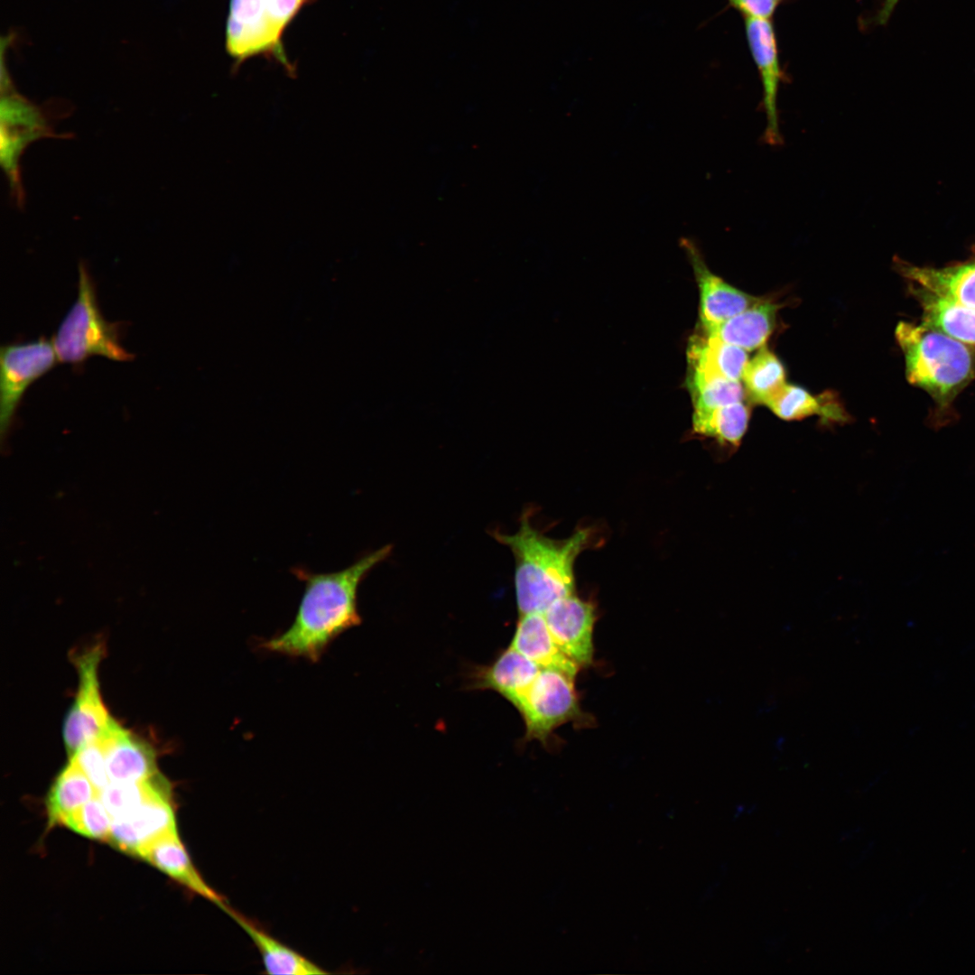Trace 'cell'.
Listing matches in <instances>:
<instances>
[{
  "mask_svg": "<svg viewBox=\"0 0 975 975\" xmlns=\"http://www.w3.org/2000/svg\"><path fill=\"white\" fill-rule=\"evenodd\" d=\"M385 545L333 572H313L304 567L292 569L304 583L295 618L283 634L265 642L268 651L317 662L338 636L360 624L358 590L362 580L391 553Z\"/></svg>",
  "mask_w": 975,
  "mask_h": 975,
  "instance_id": "cell-1",
  "label": "cell"
},
{
  "mask_svg": "<svg viewBox=\"0 0 975 975\" xmlns=\"http://www.w3.org/2000/svg\"><path fill=\"white\" fill-rule=\"evenodd\" d=\"M492 535L514 555L517 608L525 615L543 614L556 600L574 594L575 560L592 546L596 534L591 527H584L567 539H552L533 527L527 511L516 533L496 530Z\"/></svg>",
  "mask_w": 975,
  "mask_h": 975,
  "instance_id": "cell-2",
  "label": "cell"
},
{
  "mask_svg": "<svg viewBox=\"0 0 975 975\" xmlns=\"http://www.w3.org/2000/svg\"><path fill=\"white\" fill-rule=\"evenodd\" d=\"M896 339L909 384L926 392L945 412L975 377V347L924 323L900 321Z\"/></svg>",
  "mask_w": 975,
  "mask_h": 975,
  "instance_id": "cell-3",
  "label": "cell"
},
{
  "mask_svg": "<svg viewBox=\"0 0 975 975\" xmlns=\"http://www.w3.org/2000/svg\"><path fill=\"white\" fill-rule=\"evenodd\" d=\"M52 344L62 363L80 364L92 356L129 361L134 355L119 342V326L102 315L94 282L83 262L79 265L78 296L62 321Z\"/></svg>",
  "mask_w": 975,
  "mask_h": 975,
  "instance_id": "cell-4",
  "label": "cell"
},
{
  "mask_svg": "<svg viewBox=\"0 0 975 975\" xmlns=\"http://www.w3.org/2000/svg\"><path fill=\"white\" fill-rule=\"evenodd\" d=\"M0 100V162L15 204L23 208L24 190L20 161L26 148L42 138H67L54 132L43 109L18 93L2 72Z\"/></svg>",
  "mask_w": 975,
  "mask_h": 975,
  "instance_id": "cell-5",
  "label": "cell"
},
{
  "mask_svg": "<svg viewBox=\"0 0 975 975\" xmlns=\"http://www.w3.org/2000/svg\"><path fill=\"white\" fill-rule=\"evenodd\" d=\"M575 678L553 668H542L516 705L525 724V739L547 744L553 730L567 722L591 724L580 709Z\"/></svg>",
  "mask_w": 975,
  "mask_h": 975,
  "instance_id": "cell-6",
  "label": "cell"
},
{
  "mask_svg": "<svg viewBox=\"0 0 975 975\" xmlns=\"http://www.w3.org/2000/svg\"><path fill=\"white\" fill-rule=\"evenodd\" d=\"M285 27L272 0H230L227 50L237 62L260 53L272 54L290 70L281 41Z\"/></svg>",
  "mask_w": 975,
  "mask_h": 975,
  "instance_id": "cell-7",
  "label": "cell"
},
{
  "mask_svg": "<svg viewBox=\"0 0 975 975\" xmlns=\"http://www.w3.org/2000/svg\"><path fill=\"white\" fill-rule=\"evenodd\" d=\"M59 361L52 341L40 338L2 346L0 350V433L2 442L12 427L26 389Z\"/></svg>",
  "mask_w": 975,
  "mask_h": 975,
  "instance_id": "cell-8",
  "label": "cell"
},
{
  "mask_svg": "<svg viewBox=\"0 0 975 975\" xmlns=\"http://www.w3.org/2000/svg\"><path fill=\"white\" fill-rule=\"evenodd\" d=\"M98 645L79 655V690L63 726V738L70 757L86 744L100 738L114 723L99 690L98 668L101 658Z\"/></svg>",
  "mask_w": 975,
  "mask_h": 975,
  "instance_id": "cell-9",
  "label": "cell"
},
{
  "mask_svg": "<svg viewBox=\"0 0 975 975\" xmlns=\"http://www.w3.org/2000/svg\"><path fill=\"white\" fill-rule=\"evenodd\" d=\"M177 832L171 788L167 782L132 812L112 819L108 841L138 856L155 840Z\"/></svg>",
  "mask_w": 975,
  "mask_h": 975,
  "instance_id": "cell-10",
  "label": "cell"
},
{
  "mask_svg": "<svg viewBox=\"0 0 975 975\" xmlns=\"http://www.w3.org/2000/svg\"><path fill=\"white\" fill-rule=\"evenodd\" d=\"M543 616L562 652L580 668L590 666L594 656L593 631L597 620L593 603L574 593L556 600Z\"/></svg>",
  "mask_w": 975,
  "mask_h": 975,
  "instance_id": "cell-11",
  "label": "cell"
},
{
  "mask_svg": "<svg viewBox=\"0 0 975 975\" xmlns=\"http://www.w3.org/2000/svg\"><path fill=\"white\" fill-rule=\"evenodd\" d=\"M748 46L757 67L763 86V105L766 126L763 140L768 145L784 143L777 112L778 88L783 79L775 30L770 19L745 18Z\"/></svg>",
  "mask_w": 975,
  "mask_h": 975,
  "instance_id": "cell-12",
  "label": "cell"
},
{
  "mask_svg": "<svg viewBox=\"0 0 975 975\" xmlns=\"http://www.w3.org/2000/svg\"><path fill=\"white\" fill-rule=\"evenodd\" d=\"M680 245L691 263L700 291L701 327L720 323L762 301L731 286L713 274L692 240L682 238Z\"/></svg>",
  "mask_w": 975,
  "mask_h": 975,
  "instance_id": "cell-13",
  "label": "cell"
},
{
  "mask_svg": "<svg viewBox=\"0 0 975 975\" xmlns=\"http://www.w3.org/2000/svg\"><path fill=\"white\" fill-rule=\"evenodd\" d=\"M110 782L144 783L158 775L151 747L114 721L100 737Z\"/></svg>",
  "mask_w": 975,
  "mask_h": 975,
  "instance_id": "cell-14",
  "label": "cell"
},
{
  "mask_svg": "<svg viewBox=\"0 0 975 975\" xmlns=\"http://www.w3.org/2000/svg\"><path fill=\"white\" fill-rule=\"evenodd\" d=\"M900 274L912 283L939 296L975 308V255L943 267L919 266L896 260Z\"/></svg>",
  "mask_w": 975,
  "mask_h": 975,
  "instance_id": "cell-15",
  "label": "cell"
},
{
  "mask_svg": "<svg viewBox=\"0 0 975 975\" xmlns=\"http://www.w3.org/2000/svg\"><path fill=\"white\" fill-rule=\"evenodd\" d=\"M139 858L218 907L226 904L224 897L209 887L197 870L178 832L155 840L143 850Z\"/></svg>",
  "mask_w": 975,
  "mask_h": 975,
  "instance_id": "cell-16",
  "label": "cell"
},
{
  "mask_svg": "<svg viewBox=\"0 0 975 975\" xmlns=\"http://www.w3.org/2000/svg\"><path fill=\"white\" fill-rule=\"evenodd\" d=\"M246 933L261 955L265 970L273 975L328 973L321 967L274 938L257 924L227 904L220 906Z\"/></svg>",
  "mask_w": 975,
  "mask_h": 975,
  "instance_id": "cell-17",
  "label": "cell"
},
{
  "mask_svg": "<svg viewBox=\"0 0 975 975\" xmlns=\"http://www.w3.org/2000/svg\"><path fill=\"white\" fill-rule=\"evenodd\" d=\"M779 306L762 300L720 323L701 327L702 333L751 351L765 346L771 336Z\"/></svg>",
  "mask_w": 975,
  "mask_h": 975,
  "instance_id": "cell-18",
  "label": "cell"
},
{
  "mask_svg": "<svg viewBox=\"0 0 975 975\" xmlns=\"http://www.w3.org/2000/svg\"><path fill=\"white\" fill-rule=\"evenodd\" d=\"M541 669L510 645L491 665L478 671L475 686L496 691L516 707Z\"/></svg>",
  "mask_w": 975,
  "mask_h": 975,
  "instance_id": "cell-19",
  "label": "cell"
},
{
  "mask_svg": "<svg viewBox=\"0 0 975 975\" xmlns=\"http://www.w3.org/2000/svg\"><path fill=\"white\" fill-rule=\"evenodd\" d=\"M511 646L542 668H553L573 677L581 669L553 640L543 614L521 615Z\"/></svg>",
  "mask_w": 975,
  "mask_h": 975,
  "instance_id": "cell-20",
  "label": "cell"
},
{
  "mask_svg": "<svg viewBox=\"0 0 975 975\" xmlns=\"http://www.w3.org/2000/svg\"><path fill=\"white\" fill-rule=\"evenodd\" d=\"M912 294L922 309V323L975 347V308L939 296L914 283Z\"/></svg>",
  "mask_w": 975,
  "mask_h": 975,
  "instance_id": "cell-21",
  "label": "cell"
},
{
  "mask_svg": "<svg viewBox=\"0 0 975 975\" xmlns=\"http://www.w3.org/2000/svg\"><path fill=\"white\" fill-rule=\"evenodd\" d=\"M687 360L688 370L705 376L740 381L748 356L743 348L702 333L690 339Z\"/></svg>",
  "mask_w": 975,
  "mask_h": 975,
  "instance_id": "cell-22",
  "label": "cell"
},
{
  "mask_svg": "<svg viewBox=\"0 0 975 975\" xmlns=\"http://www.w3.org/2000/svg\"><path fill=\"white\" fill-rule=\"evenodd\" d=\"M98 794V791L90 780L77 764L70 759L53 781L47 795L49 826L63 825L70 814Z\"/></svg>",
  "mask_w": 975,
  "mask_h": 975,
  "instance_id": "cell-23",
  "label": "cell"
},
{
  "mask_svg": "<svg viewBox=\"0 0 975 975\" xmlns=\"http://www.w3.org/2000/svg\"><path fill=\"white\" fill-rule=\"evenodd\" d=\"M777 417L786 421L818 415L830 422H844L849 417L831 393L812 395L804 388L786 384L766 405Z\"/></svg>",
  "mask_w": 975,
  "mask_h": 975,
  "instance_id": "cell-24",
  "label": "cell"
},
{
  "mask_svg": "<svg viewBox=\"0 0 975 975\" xmlns=\"http://www.w3.org/2000/svg\"><path fill=\"white\" fill-rule=\"evenodd\" d=\"M750 410L743 402L706 409L693 410L694 433L714 439L721 446L735 450L748 430Z\"/></svg>",
  "mask_w": 975,
  "mask_h": 975,
  "instance_id": "cell-25",
  "label": "cell"
},
{
  "mask_svg": "<svg viewBox=\"0 0 975 975\" xmlns=\"http://www.w3.org/2000/svg\"><path fill=\"white\" fill-rule=\"evenodd\" d=\"M741 380L748 397L755 404L766 406L786 385L783 364L765 346L748 359Z\"/></svg>",
  "mask_w": 975,
  "mask_h": 975,
  "instance_id": "cell-26",
  "label": "cell"
},
{
  "mask_svg": "<svg viewBox=\"0 0 975 975\" xmlns=\"http://www.w3.org/2000/svg\"><path fill=\"white\" fill-rule=\"evenodd\" d=\"M686 386L693 410H706L743 402L745 388L740 381L710 377L688 370Z\"/></svg>",
  "mask_w": 975,
  "mask_h": 975,
  "instance_id": "cell-27",
  "label": "cell"
},
{
  "mask_svg": "<svg viewBox=\"0 0 975 975\" xmlns=\"http://www.w3.org/2000/svg\"><path fill=\"white\" fill-rule=\"evenodd\" d=\"M164 782L159 774L144 783L110 782L98 796L113 819L132 812Z\"/></svg>",
  "mask_w": 975,
  "mask_h": 975,
  "instance_id": "cell-28",
  "label": "cell"
},
{
  "mask_svg": "<svg viewBox=\"0 0 975 975\" xmlns=\"http://www.w3.org/2000/svg\"><path fill=\"white\" fill-rule=\"evenodd\" d=\"M112 817L98 794L70 814L63 825L90 839L107 840Z\"/></svg>",
  "mask_w": 975,
  "mask_h": 975,
  "instance_id": "cell-29",
  "label": "cell"
},
{
  "mask_svg": "<svg viewBox=\"0 0 975 975\" xmlns=\"http://www.w3.org/2000/svg\"><path fill=\"white\" fill-rule=\"evenodd\" d=\"M70 759L77 764L98 792L110 783L105 746L100 738L80 748Z\"/></svg>",
  "mask_w": 975,
  "mask_h": 975,
  "instance_id": "cell-30",
  "label": "cell"
},
{
  "mask_svg": "<svg viewBox=\"0 0 975 975\" xmlns=\"http://www.w3.org/2000/svg\"><path fill=\"white\" fill-rule=\"evenodd\" d=\"M732 6L745 14V18L770 19L774 14L776 0H729Z\"/></svg>",
  "mask_w": 975,
  "mask_h": 975,
  "instance_id": "cell-31",
  "label": "cell"
},
{
  "mask_svg": "<svg viewBox=\"0 0 975 975\" xmlns=\"http://www.w3.org/2000/svg\"><path fill=\"white\" fill-rule=\"evenodd\" d=\"M898 2L899 0H885L878 14L877 21L881 24L885 23L889 19Z\"/></svg>",
  "mask_w": 975,
  "mask_h": 975,
  "instance_id": "cell-32",
  "label": "cell"
},
{
  "mask_svg": "<svg viewBox=\"0 0 975 975\" xmlns=\"http://www.w3.org/2000/svg\"><path fill=\"white\" fill-rule=\"evenodd\" d=\"M776 1L778 2L779 0H776Z\"/></svg>",
  "mask_w": 975,
  "mask_h": 975,
  "instance_id": "cell-33",
  "label": "cell"
}]
</instances>
